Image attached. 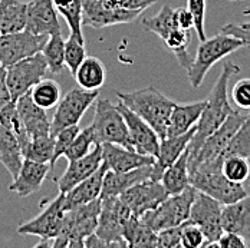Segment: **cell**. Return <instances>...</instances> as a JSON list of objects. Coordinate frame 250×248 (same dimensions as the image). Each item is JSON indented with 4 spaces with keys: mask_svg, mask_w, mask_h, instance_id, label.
Masks as SVG:
<instances>
[{
    "mask_svg": "<svg viewBox=\"0 0 250 248\" xmlns=\"http://www.w3.org/2000/svg\"><path fill=\"white\" fill-rule=\"evenodd\" d=\"M239 72L240 68L231 62H226L223 65L220 76L217 77L207 98V105L197 124L196 135L188 145V158H193L199 152L203 142L233 114V109L227 99V89H229L230 77Z\"/></svg>",
    "mask_w": 250,
    "mask_h": 248,
    "instance_id": "6da1fadb",
    "label": "cell"
},
{
    "mask_svg": "<svg viewBox=\"0 0 250 248\" xmlns=\"http://www.w3.org/2000/svg\"><path fill=\"white\" fill-rule=\"evenodd\" d=\"M117 96L125 106L148 122L161 139L167 136L170 116L177 105L174 100L164 96L154 86H147L134 92H117Z\"/></svg>",
    "mask_w": 250,
    "mask_h": 248,
    "instance_id": "7a4b0ae2",
    "label": "cell"
},
{
    "mask_svg": "<svg viewBox=\"0 0 250 248\" xmlns=\"http://www.w3.org/2000/svg\"><path fill=\"white\" fill-rule=\"evenodd\" d=\"M225 158L200 164L190 170V184L200 192H204L223 205L245 198L248 191L239 182L230 181L222 171Z\"/></svg>",
    "mask_w": 250,
    "mask_h": 248,
    "instance_id": "3957f363",
    "label": "cell"
},
{
    "mask_svg": "<svg viewBox=\"0 0 250 248\" xmlns=\"http://www.w3.org/2000/svg\"><path fill=\"white\" fill-rule=\"evenodd\" d=\"M101 212V198L78 205L65 212L61 234L55 238L53 248H82L88 237L95 234Z\"/></svg>",
    "mask_w": 250,
    "mask_h": 248,
    "instance_id": "277c9868",
    "label": "cell"
},
{
    "mask_svg": "<svg viewBox=\"0 0 250 248\" xmlns=\"http://www.w3.org/2000/svg\"><path fill=\"white\" fill-rule=\"evenodd\" d=\"M245 46H249L245 40H242L240 38L227 35L225 32L200 42L196 56L193 57L191 65L187 69L190 85L193 88H200L207 72L217 62H220L223 57Z\"/></svg>",
    "mask_w": 250,
    "mask_h": 248,
    "instance_id": "5b68a950",
    "label": "cell"
},
{
    "mask_svg": "<svg viewBox=\"0 0 250 248\" xmlns=\"http://www.w3.org/2000/svg\"><path fill=\"white\" fill-rule=\"evenodd\" d=\"M91 126L94 131L95 144L102 145L109 142L134 149L124 115L117 105L111 103L108 99H97L95 114Z\"/></svg>",
    "mask_w": 250,
    "mask_h": 248,
    "instance_id": "8992f818",
    "label": "cell"
},
{
    "mask_svg": "<svg viewBox=\"0 0 250 248\" xmlns=\"http://www.w3.org/2000/svg\"><path fill=\"white\" fill-rule=\"evenodd\" d=\"M197 190L190 185L184 191L168 195L155 210L147 211L141 215V218L150 225L151 228L158 232L166 228H171L184 224L190 218V211L196 198Z\"/></svg>",
    "mask_w": 250,
    "mask_h": 248,
    "instance_id": "52a82bcc",
    "label": "cell"
},
{
    "mask_svg": "<svg viewBox=\"0 0 250 248\" xmlns=\"http://www.w3.org/2000/svg\"><path fill=\"white\" fill-rule=\"evenodd\" d=\"M132 212L120 197L101 198V212L95 234L109 247H128L124 238L126 220Z\"/></svg>",
    "mask_w": 250,
    "mask_h": 248,
    "instance_id": "ba28073f",
    "label": "cell"
},
{
    "mask_svg": "<svg viewBox=\"0 0 250 248\" xmlns=\"http://www.w3.org/2000/svg\"><path fill=\"white\" fill-rule=\"evenodd\" d=\"M100 91H88L83 88L71 89L59 103L50 121V135L55 136L59 131L78 125L91 105L98 99Z\"/></svg>",
    "mask_w": 250,
    "mask_h": 248,
    "instance_id": "9c48e42d",
    "label": "cell"
},
{
    "mask_svg": "<svg viewBox=\"0 0 250 248\" xmlns=\"http://www.w3.org/2000/svg\"><path fill=\"white\" fill-rule=\"evenodd\" d=\"M48 71V62L42 52L6 68V82L12 99L18 100L22 95L32 91V88L45 77Z\"/></svg>",
    "mask_w": 250,
    "mask_h": 248,
    "instance_id": "30bf717a",
    "label": "cell"
},
{
    "mask_svg": "<svg viewBox=\"0 0 250 248\" xmlns=\"http://www.w3.org/2000/svg\"><path fill=\"white\" fill-rule=\"evenodd\" d=\"M49 35H35L29 30L0 33V65L9 68L19 60L42 52Z\"/></svg>",
    "mask_w": 250,
    "mask_h": 248,
    "instance_id": "8fae6325",
    "label": "cell"
},
{
    "mask_svg": "<svg viewBox=\"0 0 250 248\" xmlns=\"http://www.w3.org/2000/svg\"><path fill=\"white\" fill-rule=\"evenodd\" d=\"M223 204L213 197L197 191L190 211V221L197 224L206 235L204 247H214L225 232L222 224Z\"/></svg>",
    "mask_w": 250,
    "mask_h": 248,
    "instance_id": "7c38bea8",
    "label": "cell"
},
{
    "mask_svg": "<svg viewBox=\"0 0 250 248\" xmlns=\"http://www.w3.org/2000/svg\"><path fill=\"white\" fill-rule=\"evenodd\" d=\"M248 116H249V114L233 111V114L226 119L225 122L203 142L199 152L193 158H188V170H191L200 164H204V162H210V161L223 158V152L227 148L230 139L233 138V135L237 132V129L242 126V124L246 121Z\"/></svg>",
    "mask_w": 250,
    "mask_h": 248,
    "instance_id": "4fadbf2b",
    "label": "cell"
},
{
    "mask_svg": "<svg viewBox=\"0 0 250 248\" xmlns=\"http://www.w3.org/2000/svg\"><path fill=\"white\" fill-rule=\"evenodd\" d=\"M143 12L128 10L106 0H82V25L92 29L135 22Z\"/></svg>",
    "mask_w": 250,
    "mask_h": 248,
    "instance_id": "5bb4252c",
    "label": "cell"
},
{
    "mask_svg": "<svg viewBox=\"0 0 250 248\" xmlns=\"http://www.w3.org/2000/svg\"><path fill=\"white\" fill-rule=\"evenodd\" d=\"M65 212H66L65 194L59 192V195L53 199L38 217L22 224L18 228V232L23 234V235H36L39 238H53L55 240L61 234Z\"/></svg>",
    "mask_w": 250,
    "mask_h": 248,
    "instance_id": "9a60e30c",
    "label": "cell"
},
{
    "mask_svg": "<svg viewBox=\"0 0 250 248\" xmlns=\"http://www.w3.org/2000/svg\"><path fill=\"white\" fill-rule=\"evenodd\" d=\"M121 201L135 215H143L147 211L155 210L164 199L168 198V192L161 181L147 179L132 185L120 195Z\"/></svg>",
    "mask_w": 250,
    "mask_h": 248,
    "instance_id": "2e32d148",
    "label": "cell"
},
{
    "mask_svg": "<svg viewBox=\"0 0 250 248\" xmlns=\"http://www.w3.org/2000/svg\"><path fill=\"white\" fill-rule=\"evenodd\" d=\"M117 106L124 115L132 148L143 155H150L157 158L160 151V142H161L158 134L152 129V126L148 122H146L141 116H138L128 106H125L121 100L117 103Z\"/></svg>",
    "mask_w": 250,
    "mask_h": 248,
    "instance_id": "e0dca14e",
    "label": "cell"
},
{
    "mask_svg": "<svg viewBox=\"0 0 250 248\" xmlns=\"http://www.w3.org/2000/svg\"><path fill=\"white\" fill-rule=\"evenodd\" d=\"M102 145L97 144L94 149L82 158L69 161L66 171L58 179L59 192H69L79 182L86 179L102 165Z\"/></svg>",
    "mask_w": 250,
    "mask_h": 248,
    "instance_id": "ac0fdd59",
    "label": "cell"
},
{
    "mask_svg": "<svg viewBox=\"0 0 250 248\" xmlns=\"http://www.w3.org/2000/svg\"><path fill=\"white\" fill-rule=\"evenodd\" d=\"M26 30L35 35L61 33V23L53 0H32L27 3Z\"/></svg>",
    "mask_w": 250,
    "mask_h": 248,
    "instance_id": "d6986e66",
    "label": "cell"
},
{
    "mask_svg": "<svg viewBox=\"0 0 250 248\" xmlns=\"http://www.w3.org/2000/svg\"><path fill=\"white\" fill-rule=\"evenodd\" d=\"M102 159L109 171L126 172L144 165H154L155 158L150 155H143L135 149L125 148L117 144H102Z\"/></svg>",
    "mask_w": 250,
    "mask_h": 248,
    "instance_id": "ffe728a7",
    "label": "cell"
},
{
    "mask_svg": "<svg viewBox=\"0 0 250 248\" xmlns=\"http://www.w3.org/2000/svg\"><path fill=\"white\" fill-rule=\"evenodd\" d=\"M16 111L27 135L32 139L50 135V119L46 114V109L41 108L33 100L30 91L16 100Z\"/></svg>",
    "mask_w": 250,
    "mask_h": 248,
    "instance_id": "44dd1931",
    "label": "cell"
},
{
    "mask_svg": "<svg viewBox=\"0 0 250 248\" xmlns=\"http://www.w3.org/2000/svg\"><path fill=\"white\" fill-rule=\"evenodd\" d=\"M197 131V126L190 129L188 132L177 136H166L160 142V151L155 158V162L152 165V176L151 179L154 181H161V176L164 171L178 159V156L188 148L191 139L194 138Z\"/></svg>",
    "mask_w": 250,
    "mask_h": 248,
    "instance_id": "7402d4cb",
    "label": "cell"
},
{
    "mask_svg": "<svg viewBox=\"0 0 250 248\" xmlns=\"http://www.w3.org/2000/svg\"><path fill=\"white\" fill-rule=\"evenodd\" d=\"M50 170L52 167L48 162H38V161L25 158L19 174L10 184L9 190L22 198L29 197L41 190Z\"/></svg>",
    "mask_w": 250,
    "mask_h": 248,
    "instance_id": "603a6c76",
    "label": "cell"
},
{
    "mask_svg": "<svg viewBox=\"0 0 250 248\" xmlns=\"http://www.w3.org/2000/svg\"><path fill=\"white\" fill-rule=\"evenodd\" d=\"M151 176H152V165H144L126 172H114L108 170L104 178L101 198L120 197L132 185L151 179Z\"/></svg>",
    "mask_w": 250,
    "mask_h": 248,
    "instance_id": "cb8c5ba5",
    "label": "cell"
},
{
    "mask_svg": "<svg viewBox=\"0 0 250 248\" xmlns=\"http://www.w3.org/2000/svg\"><path fill=\"white\" fill-rule=\"evenodd\" d=\"M106 171H108V167L105 162H102V165L94 174L89 175L86 179H83L82 182H79L76 187H74L69 192H66L65 194L66 211L71 208H75L78 205H83V204L101 198L104 178H105Z\"/></svg>",
    "mask_w": 250,
    "mask_h": 248,
    "instance_id": "d4e9b609",
    "label": "cell"
},
{
    "mask_svg": "<svg viewBox=\"0 0 250 248\" xmlns=\"http://www.w3.org/2000/svg\"><path fill=\"white\" fill-rule=\"evenodd\" d=\"M222 224L225 231L239 234L250 247V195L223 205Z\"/></svg>",
    "mask_w": 250,
    "mask_h": 248,
    "instance_id": "484cf974",
    "label": "cell"
},
{
    "mask_svg": "<svg viewBox=\"0 0 250 248\" xmlns=\"http://www.w3.org/2000/svg\"><path fill=\"white\" fill-rule=\"evenodd\" d=\"M207 99L193 102V103H186V105H175L171 116H170V124L167 129V136H177L188 132L194 126H197L200 121L201 114L206 109Z\"/></svg>",
    "mask_w": 250,
    "mask_h": 248,
    "instance_id": "4316f807",
    "label": "cell"
},
{
    "mask_svg": "<svg viewBox=\"0 0 250 248\" xmlns=\"http://www.w3.org/2000/svg\"><path fill=\"white\" fill-rule=\"evenodd\" d=\"M23 153L15 132L0 122V162L15 179L23 164Z\"/></svg>",
    "mask_w": 250,
    "mask_h": 248,
    "instance_id": "83f0119b",
    "label": "cell"
},
{
    "mask_svg": "<svg viewBox=\"0 0 250 248\" xmlns=\"http://www.w3.org/2000/svg\"><path fill=\"white\" fill-rule=\"evenodd\" d=\"M161 184L167 190L168 195H174L186 188H188L190 184V170H188V148L186 149L178 159L173 162L161 176Z\"/></svg>",
    "mask_w": 250,
    "mask_h": 248,
    "instance_id": "f1b7e54d",
    "label": "cell"
},
{
    "mask_svg": "<svg viewBox=\"0 0 250 248\" xmlns=\"http://www.w3.org/2000/svg\"><path fill=\"white\" fill-rule=\"evenodd\" d=\"M27 3L19 0H0V33H13L26 29Z\"/></svg>",
    "mask_w": 250,
    "mask_h": 248,
    "instance_id": "f546056e",
    "label": "cell"
},
{
    "mask_svg": "<svg viewBox=\"0 0 250 248\" xmlns=\"http://www.w3.org/2000/svg\"><path fill=\"white\" fill-rule=\"evenodd\" d=\"M157 235L140 215L131 214L124 228V238L128 247H157Z\"/></svg>",
    "mask_w": 250,
    "mask_h": 248,
    "instance_id": "4dcf8cb0",
    "label": "cell"
},
{
    "mask_svg": "<svg viewBox=\"0 0 250 248\" xmlns=\"http://www.w3.org/2000/svg\"><path fill=\"white\" fill-rule=\"evenodd\" d=\"M75 80L78 86L88 91H100L105 83V66L98 57L86 56L85 60L79 65L75 74Z\"/></svg>",
    "mask_w": 250,
    "mask_h": 248,
    "instance_id": "1f68e13d",
    "label": "cell"
},
{
    "mask_svg": "<svg viewBox=\"0 0 250 248\" xmlns=\"http://www.w3.org/2000/svg\"><path fill=\"white\" fill-rule=\"evenodd\" d=\"M143 27L147 32L157 35L158 38H161L164 40L174 29L178 27L175 23L174 9L167 4L163 6L155 16L143 19Z\"/></svg>",
    "mask_w": 250,
    "mask_h": 248,
    "instance_id": "d6a6232c",
    "label": "cell"
},
{
    "mask_svg": "<svg viewBox=\"0 0 250 248\" xmlns=\"http://www.w3.org/2000/svg\"><path fill=\"white\" fill-rule=\"evenodd\" d=\"M30 94L33 100L46 111L55 108L59 103V100L62 99L61 86L53 79H42L32 88Z\"/></svg>",
    "mask_w": 250,
    "mask_h": 248,
    "instance_id": "836d02e7",
    "label": "cell"
},
{
    "mask_svg": "<svg viewBox=\"0 0 250 248\" xmlns=\"http://www.w3.org/2000/svg\"><path fill=\"white\" fill-rule=\"evenodd\" d=\"M53 4L63 16L72 35L83 39L82 35V0H53Z\"/></svg>",
    "mask_w": 250,
    "mask_h": 248,
    "instance_id": "e575fe53",
    "label": "cell"
},
{
    "mask_svg": "<svg viewBox=\"0 0 250 248\" xmlns=\"http://www.w3.org/2000/svg\"><path fill=\"white\" fill-rule=\"evenodd\" d=\"M42 53L48 62L49 72L56 75L63 71V68H65V40L61 33L49 36Z\"/></svg>",
    "mask_w": 250,
    "mask_h": 248,
    "instance_id": "d590c367",
    "label": "cell"
},
{
    "mask_svg": "<svg viewBox=\"0 0 250 248\" xmlns=\"http://www.w3.org/2000/svg\"><path fill=\"white\" fill-rule=\"evenodd\" d=\"M55 149V138L52 135L33 138L29 145L23 149V156L38 162H48L49 164Z\"/></svg>",
    "mask_w": 250,
    "mask_h": 248,
    "instance_id": "8d00e7d4",
    "label": "cell"
},
{
    "mask_svg": "<svg viewBox=\"0 0 250 248\" xmlns=\"http://www.w3.org/2000/svg\"><path fill=\"white\" fill-rule=\"evenodd\" d=\"M239 155L250 159V112L246 121L237 129L223 152V158Z\"/></svg>",
    "mask_w": 250,
    "mask_h": 248,
    "instance_id": "74e56055",
    "label": "cell"
},
{
    "mask_svg": "<svg viewBox=\"0 0 250 248\" xmlns=\"http://www.w3.org/2000/svg\"><path fill=\"white\" fill-rule=\"evenodd\" d=\"M85 39H81L71 33L69 38L65 40V66L69 69L72 76H75L79 65L85 60Z\"/></svg>",
    "mask_w": 250,
    "mask_h": 248,
    "instance_id": "f35d334b",
    "label": "cell"
},
{
    "mask_svg": "<svg viewBox=\"0 0 250 248\" xmlns=\"http://www.w3.org/2000/svg\"><path fill=\"white\" fill-rule=\"evenodd\" d=\"M222 171L230 181L243 184L250 175L249 159L245 156H239V155L227 156L223 159Z\"/></svg>",
    "mask_w": 250,
    "mask_h": 248,
    "instance_id": "ab89813d",
    "label": "cell"
},
{
    "mask_svg": "<svg viewBox=\"0 0 250 248\" xmlns=\"http://www.w3.org/2000/svg\"><path fill=\"white\" fill-rule=\"evenodd\" d=\"M92 145H97V144H95V136H94L92 126L89 125V126L79 131V134L76 135V138L74 139V142L71 144V147L66 149L63 156L68 161H74V159H78V158H82V156H85L86 153L91 152Z\"/></svg>",
    "mask_w": 250,
    "mask_h": 248,
    "instance_id": "60d3db41",
    "label": "cell"
},
{
    "mask_svg": "<svg viewBox=\"0 0 250 248\" xmlns=\"http://www.w3.org/2000/svg\"><path fill=\"white\" fill-rule=\"evenodd\" d=\"M79 128L78 125L74 126H69V128H65L62 131H59L53 138H55V149H53V155H52V159H50V167L53 170V167L56 165L58 159L61 156H63V153L66 152V149L71 147V144L74 142V139L76 138V135L79 134Z\"/></svg>",
    "mask_w": 250,
    "mask_h": 248,
    "instance_id": "b9f144b4",
    "label": "cell"
},
{
    "mask_svg": "<svg viewBox=\"0 0 250 248\" xmlns=\"http://www.w3.org/2000/svg\"><path fill=\"white\" fill-rule=\"evenodd\" d=\"M206 235L200 227L193 221L187 220L183 224L181 229V247L184 248H200L204 247Z\"/></svg>",
    "mask_w": 250,
    "mask_h": 248,
    "instance_id": "7bdbcfd3",
    "label": "cell"
},
{
    "mask_svg": "<svg viewBox=\"0 0 250 248\" xmlns=\"http://www.w3.org/2000/svg\"><path fill=\"white\" fill-rule=\"evenodd\" d=\"M187 9L194 18V29L200 42L206 40V0H187Z\"/></svg>",
    "mask_w": 250,
    "mask_h": 248,
    "instance_id": "ee69618b",
    "label": "cell"
},
{
    "mask_svg": "<svg viewBox=\"0 0 250 248\" xmlns=\"http://www.w3.org/2000/svg\"><path fill=\"white\" fill-rule=\"evenodd\" d=\"M231 99L237 108L250 111V79L245 77L234 83L231 88Z\"/></svg>",
    "mask_w": 250,
    "mask_h": 248,
    "instance_id": "f6af8a7d",
    "label": "cell"
},
{
    "mask_svg": "<svg viewBox=\"0 0 250 248\" xmlns=\"http://www.w3.org/2000/svg\"><path fill=\"white\" fill-rule=\"evenodd\" d=\"M181 229H183V224L158 231L157 248L181 247Z\"/></svg>",
    "mask_w": 250,
    "mask_h": 248,
    "instance_id": "bcb514c9",
    "label": "cell"
},
{
    "mask_svg": "<svg viewBox=\"0 0 250 248\" xmlns=\"http://www.w3.org/2000/svg\"><path fill=\"white\" fill-rule=\"evenodd\" d=\"M214 247L219 248H246L248 243L243 237H240L239 234L234 232H227L225 231L222 234V237L219 238V241L216 243Z\"/></svg>",
    "mask_w": 250,
    "mask_h": 248,
    "instance_id": "7dc6e473",
    "label": "cell"
},
{
    "mask_svg": "<svg viewBox=\"0 0 250 248\" xmlns=\"http://www.w3.org/2000/svg\"><path fill=\"white\" fill-rule=\"evenodd\" d=\"M174 18L178 27H181L184 30L194 29V18L187 7L186 9H174Z\"/></svg>",
    "mask_w": 250,
    "mask_h": 248,
    "instance_id": "c3c4849f",
    "label": "cell"
},
{
    "mask_svg": "<svg viewBox=\"0 0 250 248\" xmlns=\"http://www.w3.org/2000/svg\"><path fill=\"white\" fill-rule=\"evenodd\" d=\"M16 116V100L9 102L4 108L0 109V122L7 126V128H13V119ZM13 131V129H12Z\"/></svg>",
    "mask_w": 250,
    "mask_h": 248,
    "instance_id": "681fc988",
    "label": "cell"
},
{
    "mask_svg": "<svg viewBox=\"0 0 250 248\" xmlns=\"http://www.w3.org/2000/svg\"><path fill=\"white\" fill-rule=\"evenodd\" d=\"M12 95L6 82V68L0 65V109L4 108L9 102H12Z\"/></svg>",
    "mask_w": 250,
    "mask_h": 248,
    "instance_id": "f907efd6",
    "label": "cell"
},
{
    "mask_svg": "<svg viewBox=\"0 0 250 248\" xmlns=\"http://www.w3.org/2000/svg\"><path fill=\"white\" fill-rule=\"evenodd\" d=\"M157 3V0H118V6L128 10H138L144 12L151 4Z\"/></svg>",
    "mask_w": 250,
    "mask_h": 248,
    "instance_id": "816d5d0a",
    "label": "cell"
},
{
    "mask_svg": "<svg viewBox=\"0 0 250 248\" xmlns=\"http://www.w3.org/2000/svg\"><path fill=\"white\" fill-rule=\"evenodd\" d=\"M222 32H225L227 35H231V36H236V38H240L242 40H245L248 45H250V29H245L242 25H226Z\"/></svg>",
    "mask_w": 250,
    "mask_h": 248,
    "instance_id": "f5cc1de1",
    "label": "cell"
},
{
    "mask_svg": "<svg viewBox=\"0 0 250 248\" xmlns=\"http://www.w3.org/2000/svg\"><path fill=\"white\" fill-rule=\"evenodd\" d=\"M106 1H109L111 4H115V6H118V0H106Z\"/></svg>",
    "mask_w": 250,
    "mask_h": 248,
    "instance_id": "db71d44e",
    "label": "cell"
},
{
    "mask_svg": "<svg viewBox=\"0 0 250 248\" xmlns=\"http://www.w3.org/2000/svg\"><path fill=\"white\" fill-rule=\"evenodd\" d=\"M243 27H245V29H250V22H248V23H243Z\"/></svg>",
    "mask_w": 250,
    "mask_h": 248,
    "instance_id": "11a10c76",
    "label": "cell"
},
{
    "mask_svg": "<svg viewBox=\"0 0 250 248\" xmlns=\"http://www.w3.org/2000/svg\"><path fill=\"white\" fill-rule=\"evenodd\" d=\"M229 1H245V0H229Z\"/></svg>",
    "mask_w": 250,
    "mask_h": 248,
    "instance_id": "9f6ffc18",
    "label": "cell"
}]
</instances>
